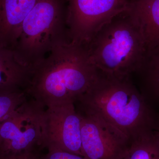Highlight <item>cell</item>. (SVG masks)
<instances>
[{
	"mask_svg": "<svg viewBox=\"0 0 159 159\" xmlns=\"http://www.w3.org/2000/svg\"><path fill=\"white\" fill-rule=\"evenodd\" d=\"M101 74L91 61L87 45L65 39L55 44L32 69L25 91L28 97L45 108L75 103Z\"/></svg>",
	"mask_w": 159,
	"mask_h": 159,
	"instance_id": "1",
	"label": "cell"
},
{
	"mask_svg": "<svg viewBox=\"0 0 159 159\" xmlns=\"http://www.w3.org/2000/svg\"><path fill=\"white\" fill-rule=\"evenodd\" d=\"M75 103L99 114L132 142L154 130L157 121L145 98L130 77L101 73L99 79Z\"/></svg>",
	"mask_w": 159,
	"mask_h": 159,
	"instance_id": "2",
	"label": "cell"
},
{
	"mask_svg": "<svg viewBox=\"0 0 159 159\" xmlns=\"http://www.w3.org/2000/svg\"><path fill=\"white\" fill-rule=\"evenodd\" d=\"M128 9L102 27L87 45L91 61L105 75L130 77L139 71L147 52L140 28Z\"/></svg>",
	"mask_w": 159,
	"mask_h": 159,
	"instance_id": "3",
	"label": "cell"
},
{
	"mask_svg": "<svg viewBox=\"0 0 159 159\" xmlns=\"http://www.w3.org/2000/svg\"><path fill=\"white\" fill-rule=\"evenodd\" d=\"M61 0H39L24 20L14 50L31 70L54 45L69 38Z\"/></svg>",
	"mask_w": 159,
	"mask_h": 159,
	"instance_id": "4",
	"label": "cell"
},
{
	"mask_svg": "<svg viewBox=\"0 0 159 159\" xmlns=\"http://www.w3.org/2000/svg\"><path fill=\"white\" fill-rule=\"evenodd\" d=\"M45 107L28 99L0 121V153L41 152Z\"/></svg>",
	"mask_w": 159,
	"mask_h": 159,
	"instance_id": "5",
	"label": "cell"
},
{
	"mask_svg": "<svg viewBox=\"0 0 159 159\" xmlns=\"http://www.w3.org/2000/svg\"><path fill=\"white\" fill-rule=\"evenodd\" d=\"M133 0H68L69 39L88 45L102 27L129 8Z\"/></svg>",
	"mask_w": 159,
	"mask_h": 159,
	"instance_id": "6",
	"label": "cell"
},
{
	"mask_svg": "<svg viewBox=\"0 0 159 159\" xmlns=\"http://www.w3.org/2000/svg\"><path fill=\"white\" fill-rule=\"evenodd\" d=\"M77 110L81 117V145L86 158L122 159L132 142L128 138L93 111Z\"/></svg>",
	"mask_w": 159,
	"mask_h": 159,
	"instance_id": "7",
	"label": "cell"
},
{
	"mask_svg": "<svg viewBox=\"0 0 159 159\" xmlns=\"http://www.w3.org/2000/svg\"><path fill=\"white\" fill-rule=\"evenodd\" d=\"M81 124V117L74 102L47 107L43 116L44 148H57L84 157Z\"/></svg>",
	"mask_w": 159,
	"mask_h": 159,
	"instance_id": "8",
	"label": "cell"
},
{
	"mask_svg": "<svg viewBox=\"0 0 159 159\" xmlns=\"http://www.w3.org/2000/svg\"><path fill=\"white\" fill-rule=\"evenodd\" d=\"M39 0H0V47L14 49L24 20Z\"/></svg>",
	"mask_w": 159,
	"mask_h": 159,
	"instance_id": "9",
	"label": "cell"
},
{
	"mask_svg": "<svg viewBox=\"0 0 159 159\" xmlns=\"http://www.w3.org/2000/svg\"><path fill=\"white\" fill-rule=\"evenodd\" d=\"M31 71L14 49L0 47V93L25 89Z\"/></svg>",
	"mask_w": 159,
	"mask_h": 159,
	"instance_id": "10",
	"label": "cell"
},
{
	"mask_svg": "<svg viewBox=\"0 0 159 159\" xmlns=\"http://www.w3.org/2000/svg\"><path fill=\"white\" fill-rule=\"evenodd\" d=\"M128 10L139 25L147 50L159 46V0H133Z\"/></svg>",
	"mask_w": 159,
	"mask_h": 159,
	"instance_id": "11",
	"label": "cell"
},
{
	"mask_svg": "<svg viewBox=\"0 0 159 159\" xmlns=\"http://www.w3.org/2000/svg\"><path fill=\"white\" fill-rule=\"evenodd\" d=\"M121 159H159V136L155 129L134 140Z\"/></svg>",
	"mask_w": 159,
	"mask_h": 159,
	"instance_id": "12",
	"label": "cell"
},
{
	"mask_svg": "<svg viewBox=\"0 0 159 159\" xmlns=\"http://www.w3.org/2000/svg\"><path fill=\"white\" fill-rule=\"evenodd\" d=\"M138 72L143 75L148 93L159 101V46L147 50Z\"/></svg>",
	"mask_w": 159,
	"mask_h": 159,
	"instance_id": "13",
	"label": "cell"
},
{
	"mask_svg": "<svg viewBox=\"0 0 159 159\" xmlns=\"http://www.w3.org/2000/svg\"><path fill=\"white\" fill-rule=\"evenodd\" d=\"M28 97L24 90L0 93V121L25 102Z\"/></svg>",
	"mask_w": 159,
	"mask_h": 159,
	"instance_id": "14",
	"label": "cell"
},
{
	"mask_svg": "<svg viewBox=\"0 0 159 159\" xmlns=\"http://www.w3.org/2000/svg\"><path fill=\"white\" fill-rule=\"evenodd\" d=\"M45 154L41 155L40 159H87L84 157L55 148H48Z\"/></svg>",
	"mask_w": 159,
	"mask_h": 159,
	"instance_id": "15",
	"label": "cell"
},
{
	"mask_svg": "<svg viewBox=\"0 0 159 159\" xmlns=\"http://www.w3.org/2000/svg\"><path fill=\"white\" fill-rule=\"evenodd\" d=\"M41 152L25 151L15 153H0V159H40Z\"/></svg>",
	"mask_w": 159,
	"mask_h": 159,
	"instance_id": "16",
	"label": "cell"
},
{
	"mask_svg": "<svg viewBox=\"0 0 159 159\" xmlns=\"http://www.w3.org/2000/svg\"><path fill=\"white\" fill-rule=\"evenodd\" d=\"M156 131L159 136V118L158 120H157L156 126L155 128Z\"/></svg>",
	"mask_w": 159,
	"mask_h": 159,
	"instance_id": "17",
	"label": "cell"
}]
</instances>
